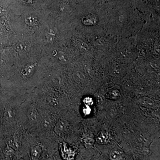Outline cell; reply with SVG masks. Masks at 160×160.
<instances>
[{
    "label": "cell",
    "instance_id": "6da1fadb",
    "mask_svg": "<svg viewBox=\"0 0 160 160\" xmlns=\"http://www.w3.org/2000/svg\"><path fill=\"white\" fill-rule=\"evenodd\" d=\"M140 103L145 106H150L152 107L155 105L154 101L147 97H143L140 100Z\"/></svg>",
    "mask_w": 160,
    "mask_h": 160
},
{
    "label": "cell",
    "instance_id": "7a4b0ae2",
    "mask_svg": "<svg viewBox=\"0 0 160 160\" xmlns=\"http://www.w3.org/2000/svg\"><path fill=\"white\" fill-rule=\"evenodd\" d=\"M122 154L121 151L118 150H114L110 154V158L113 160H119L122 158Z\"/></svg>",
    "mask_w": 160,
    "mask_h": 160
},
{
    "label": "cell",
    "instance_id": "3957f363",
    "mask_svg": "<svg viewBox=\"0 0 160 160\" xmlns=\"http://www.w3.org/2000/svg\"><path fill=\"white\" fill-rule=\"evenodd\" d=\"M29 118L32 122H36L38 119V113L36 110H32L29 111Z\"/></svg>",
    "mask_w": 160,
    "mask_h": 160
},
{
    "label": "cell",
    "instance_id": "277c9868",
    "mask_svg": "<svg viewBox=\"0 0 160 160\" xmlns=\"http://www.w3.org/2000/svg\"><path fill=\"white\" fill-rule=\"evenodd\" d=\"M26 21V23L29 25H34L36 23V20L34 17H29L27 18Z\"/></svg>",
    "mask_w": 160,
    "mask_h": 160
},
{
    "label": "cell",
    "instance_id": "5b68a950",
    "mask_svg": "<svg viewBox=\"0 0 160 160\" xmlns=\"http://www.w3.org/2000/svg\"><path fill=\"white\" fill-rule=\"evenodd\" d=\"M84 102L85 104L88 105H91L93 104V100H92V98L88 97V98H85V99Z\"/></svg>",
    "mask_w": 160,
    "mask_h": 160
}]
</instances>
